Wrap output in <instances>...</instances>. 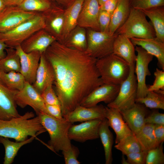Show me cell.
I'll list each match as a JSON object with an SVG mask.
<instances>
[{"mask_svg": "<svg viewBox=\"0 0 164 164\" xmlns=\"http://www.w3.org/2000/svg\"><path fill=\"white\" fill-rule=\"evenodd\" d=\"M55 73V92L63 117L80 105L93 90L103 84L97 59L56 40L44 53Z\"/></svg>", "mask_w": 164, "mask_h": 164, "instance_id": "6da1fadb", "label": "cell"}, {"mask_svg": "<svg viewBox=\"0 0 164 164\" xmlns=\"http://www.w3.org/2000/svg\"><path fill=\"white\" fill-rule=\"evenodd\" d=\"M32 112H27L19 117L9 120L0 119V136L21 142L28 136H36L46 131L42 125L39 117H36Z\"/></svg>", "mask_w": 164, "mask_h": 164, "instance_id": "7a4b0ae2", "label": "cell"}, {"mask_svg": "<svg viewBox=\"0 0 164 164\" xmlns=\"http://www.w3.org/2000/svg\"><path fill=\"white\" fill-rule=\"evenodd\" d=\"M37 115L49 135L50 140L46 145L47 146L55 152L69 149L72 144L68 136V131L73 123L64 117L56 118L42 112Z\"/></svg>", "mask_w": 164, "mask_h": 164, "instance_id": "3957f363", "label": "cell"}, {"mask_svg": "<svg viewBox=\"0 0 164 164\" xmlns=\"http://www.w3.org/2000/svg\"><path fill=\"white\" fill-rule=\"evenodd\" d=\"M96 66L103 84L120 85L129 73L130 65L113 53L97 59Z\"/></svg>", "mask_w": 164, "mask_h": 164, "instance_id": "277c9868", "label": "cell"}, {"mask_svg": "<svg viewBox=\"0 0 164 164\" xmlns=\"http://www.w3.org/2000/svg\"><path fill=\"white\" fill-rule=\"evenodd\" d=\"M146 17L142 10L131 7L128 18L115 33L124 35L130 39L155 37L153 27Z\"/></svg>", "mask_w": 164, "mask_h": 164, "instance_id": "5b68a950", "label": "cell"}, {"mask_svg": "<svg viewBox=\"0 0 164 164\" xmlns=\"http://www.w3.org/2000/svg\"><path fill=\"white\" fill-rule=\"evenodd\" d=\"M44 20L42 13H37L12 29L0 33V40L8 47L15 48L36 32L43 29Z\"/></svg>", "mask_w": 164, "mask_h": 164, "instance_id": "8992f818", "label": "cell"}, {"mask_svg": "<svg viewBox=\"0 0 164 164\" xmlns=\"http://www.w3.org/2000/svg\"><path fill=\"white\" fill-rule=\"evenodd\" d=\"M135 64L130 65L129 75L120 85L118 93L115 99L107 107L118 110L120 112L132 107L136 103L137 84L135 73Z\"/></svg>", "mask_w": 164, "mask_h": 164, "instance_id": "52a82bcc", "label": "cell"}, {"mask_svg": "<svg viewBox=\"0 0 164 164\" xmlns=\"http://www.w3.org/2000/svg\"><path fill=\"white\" fill-rule=\"evenodd\" d=\"M86 29L87 46L86 53L97 59L113 53V44L117 34L111 35L109 33Z\"/></svg>", "mask_w": 164, "mask_h": 164, "instance_id": "ba28073f", "label": "cell"}, {"mask_svg": "<svg viewBox=\"0 0 164 164\" xmlns=\"http://www.w3.org/2000/svg\"><path fill=\"white\" fill-rule=\"evenodd\" d=\"M135 50L137 53L135 67L137 84V99L145 97L148 91L146 79L147 76L151 75L149 66L153 56L139 46H135Z\"/></svg>", "mask_w": 164, "mask_h": 164, "instance_id": "9c48e42d", "label": "cell"}, {"mask_svg": "<svg viewBox=\"0 0 164 164\" xmlns=\"http://www.w3.org/2000/svg\"><path fill=\"white\" fill-rule=\"evenodd\" d=\"M14 98L17 105L21 108L29 106L37 115L41 112L47 114L45 104L41 94L29 83L26 81L23 88L16 91Z\"/></svg>", "mask_w": 164, "mask_h": 164, "instance_id": "30bf717a", "label": "cell"}, {"mask_svg": "<svg viewBox=\"0 0 164 164\" xmlns=\"http://www.w3.org/2000/svg\"><path fill=\"white\" fill-rule=\"evenodd\" d=\"M37 14L25 11L17 6H6L0 13V33L12 29Z\"/></svg>", "mask_w": 164, "mask_h": 164, "instance_id": "8fae6325", "label": "cell"}, {"mask_svg": "<svg viewBox=\"0 0 164 164\" xmlns=\"http://www.w3.org/2000/svg\"><path fill=\"white\" fill-rule=\"evenodd\" d=\"M64 10L65 9L56 4L42 13L44 20L43 29L61 43L63 42Z\"/></svg>", "mask_w": 164, "mask_h": 164, "instance_id": "7c38bea8", "label": "cell"}, {"mask_svg": "<svg viewBox=\"0 0 164 164\" xmlns=\"http://www.w3.org/2000/svg\"><path fill=\"white\" fill-rule=\"evenodd\" d=\"M102 119H94L78 125L72 124L68 131L69 138L81 142L98 138L99 128Z\"/></svg>", "mask_w": 164, "mask_h": 164, "instance_id": "4fadbf2b", "label": "cell"}, {"mask_svg": "<svg viewBox=\"0 0 164 164\" xmlns=\"http://www.w3.org/2000/svg\"><path fill=\"white\" fill-rule=\"evenodd\" d=\"M15 49L20 58V73L24 77L26 81L32 84L36 80V71L42 54L37 51L25 53L20 45L16 46Z\"/></svg>", "mask_w": 164, "mask_h": 164, "instance_id": "5bb4252c", "label": "cell"}, {"mask_svg": "<svg viewBox=\"0 0 164 164\" xmlns=\"http://www.w3.org/2000/svg\"><path fill=\"white\" fill-rule=\"evenodd\" d=\"M120 85L103 84L91 92L83 101L80 105L90 107L103 102L107 104L117 96Z\"/></svg>", "mask_w": 164, "mask_h": 164, "instance_id": "9a60e30c", "label": "cell"}, {"mask_svg": "<svg viewBox=\"0 0 164 164\" xmlns=\"http://www.w3.org/2000/svg\"><path fill=\"white\" fill-rule=\"evenodd\" d=\"M100 6L98 0H84L79 15L77 25L85 29L100 31Z\"/></svg>", "mask_w": 164, "mask_h": 164, "instance_id": "2e32d148", "label": "cell"}, {"mask_svg": "<svg viewBox=\"0 0 164 164\" xmlns=\"http://www.w3.org/2000/svg\"><path fill=\"white\" fill-rule=\"evenodd\" d=\"M106 111V107L101 104L90 107L80 105L63 117L73 124L77 122L103 119L105 118Z\"/></svg>", "mask_w": 164, "mask_h": 164, "instance_id": "e0dca14e", "label": "cell"}, {"mask_svg": "<svg viewBox=\"0 0 164 164\" xmlns=\"http://www.w3.org/2000/svg\"><path fill=\"white\" fill-rule=\"evenodd\" d=\"M56 40L55 38L42 29L32 34L22 43L20 46L25 53L37 51L42 54Z\"/></svg>", "mask_w": 164, "mask_h": 164, "instance_id": "ac0fdd59", "label": "cell"}, {"mask_svg": "<svg viewBox=\"0 0 164 164\" xmlns=\"http://www.w3.org/2000/svg\"><path fill=\"white\" fill-rule=\"evenodd\" d=\"M16 91L8 88L0 80V119L7 120L21 116L14 98Z\"/></svg>", "mask_w": 164, "mask_h": 164, "instance_id": "d6986e66", "label": "cell"}, {"mask_svg": "<svg viewBox=\"0 0 164 164\" xmlns=\"http://www.w3.org/2000/svg\"><path fill=\"white\" fill-rule=\"evenodd\" d=\"M55 78L53 67L43 53L41 55L35 81L32 85L41 94L48 86L53 84Z\"/></svg>", "mask_w": 164, "mask_h": 164, "instance_id": "ffe728a7", "label": "cell"}, {"mask_svg": "<svg viewBox=\"0 0 164 164\" xmlns=\"http://www.w3.org/2000/svg\"><path fill=\"white\" fill-rule=\"evenodd\" d=\"M120 113L124 120L135 135L145 124V119L147 110L142 104L136 103L132 108Z\"/></svg>", "mask_w": 164, "mask_h": 164, "instance_id": "44dd1931", "label": "cell"}, {"mask_svg": "<svg viewBox=\"0 0 164 164\" xmlns=\"http://www.w3.org/2000/svg\"><path fill=\"white\" fill-rule=\"evenodd\" d=\"M134 45L139 46L148 53L155 57L159 67L164 70V42L156 37L150 38L131 39Z\"/></svg>", "mask_w": 164, "mask_h": 164, "instance_id": "7402d4cb", "label": "cell"}, {"mask_svg": "<svg viewBox=\"0 0 164 164\" xmlns=\"http://www.w3.org/2000/svg\"><path fill=\"white\" fill-rule=\"evenodd\" d=\"M106 109L105 118L108 120L109 127L113 129L115 133L116 144L126 136L134 134L118 110L108 107H106Z\"/></svg>", "mask_w": 164, "mask_h": 164, "instance_id": "603a6c76", "label": "cell"}, {"mask_svg": "<svg viewBox=\"0 0 164 164\" xmlns=\"http://www.w3.org/2000/svg\"><path fill=\"white\" fill-rule=\"evenodd\" d=\"M135 46L130 39L123 34L117 35L113 44V53L132 65L135 63Z\"/></svg>", "mask_w": 164, "mask_h": 164, "instance_id": "cb8c5ba5", "label": "cell"}, {"mask_svg": "<svg viewBox=\"0 0 164 164\" xmlns=\"http://www.w3.org/2000/svg\"><path fill=\"white\" fill-rule=\"evenodd\" d=\"M84 0H75L65 9L63 42L70 32L77 26L79 13Z\"/></svg>", "mask_w": 164, "mask_h": 164, "instance_id": "d4e9b609", "label": "cell"}, {"mask_svg": "<svg viewBox=\"0 0 164 164\" xmlns=\"http://www.w3.org/2000/svg\"><path fill=\"white\" fill-rule=\"evenodd\" d=\"M130 0H118L116 8L111 15L109 33L114 35L125 22L130 12Z\"/></svg>", "mask_w": 164, "mask_h": 164, "instance_id": "484cf974", "label": "cell"}, {"mask_svg": "<svg viewBox=\"0 0 164 164\" xmlns=\"http://www.w3.org/2000/svg\"><path fill=\"white\" fill-rule=\"evenodd\" d=\"M142 10L151 21L155 32V37L164 42V6Z\"/></svg>", "mask_w": 164, "mask_h": 164, "instance_id": "4316f807", "label": "cell"}, {"mask_svg": "<svg viewBox=\"0 0 164 164\" xmlns=\"http://www.w3.org/2000/svg\"><path fill=\"white\" fill-rule=\"evenodd\" d=\"M62 43L67 47L85 52L87 46L86 29L77 25Z\"/></svg>", "mask_w": 164, "mask_h": 164, "instance_id": "83f0119b", "label": "cell"}, {"mask_svg": "<svg viewBox=\"0 0 164 164\" xmlns=\"http://www.w3.org/2000/svg\"><path fill=\"white\" fill-rule=\"evenodd\" d=\"M109 127L107 119H103L99 128V135L104 147L106 164H111L113 161L112 150L113 137Z\"/></svg>", "mask_w": 164, "mask_h": 164, "instance_id": "f1b7e54d", "label": "cell"}, {"mask_svg": "<svg viewBox=\"0 0 164 164\" xmlns=\"http://www.w3.org/2000/svg\"><path fill=\"white\" fill-rule=\"evenodd\" d=\"M36 137L31 136L29 138L21 142H12L8 138L0 136V143L2 144L5 149L4 164H11L21 148L24 145L32 142Z\"/></svg>", "mask_w": 164, "mask_h": 164, "instance_id": "f546056e", "label": "cell"}, {"mask_svg": "<svg viewBox=\"0 0 164 164\" xmlns=\"http://www.w3.org/2000/svg\"><path fill=\"white\" fill-rule=\"evenodd\" d=\"M154 125L145 124L135 134L143 151L148 152L159 145L157 142L154 133Z\"/></svg>", "mask_w": 164, "mask_h": 164, "instance_id": "4dcf8cb0", "label": "cell"}, {"mask_svg": "<svg viewBox=\"0 0 164 164\" xmlns=\"http://www.w3.org/2000/svg\"><path fill=\"white\" fill-rule=\"evenodd\" d=\"M5 50V56L0 60V70L5 73L11 71L20 72V58L15 49L8 47Z\"/></svg>", "mask_w": 164, "mask_h": 164, "instance_id": "1f68e13d", "label": "cell"}, {"mask_svg": "<svg viewBox=\"0 0 164 164\" xmlns=\"http://www.w3.org/2000/svg\"><path fill=\"white\" fill-rule=\"evenodd\" d=\"M0 80L8 88L16 91L22 90L26 82L22 74L15 71L5 73L0 70Z\"/></svg>", "mask_w": 164, "mask_h": 164, "instance_id": "d6a6232c", "label": "cell"}, {"mask_svg": "<svg viewBox=\"0 0 164 164\" xmlns=\"http://www.w3.org/2000/svg\"><path fill=\"white\" fill-rule=\"evenodd\" d=\"M56 4L53 0H23L17 6L25 11L42 13Z\"/></svg>", "mask_w": 164, "mask_h": 164, "instance_id": "836d02e7", "label": "cell"}, {"mask_svg": "<svg viewBox=\"0 0 164 164\" xmlns=\"http://www.w3.org/2000/svg\"><path fill=\"white\" fill-rule=\"evenodd\" d=\"M136 103L144 104L150 108L164 109V90L158 91H148L144 97L137 98Z\"/></svg>", "mask_w": 164, "mask_h": 164, "instance_id": "e575fe53", "label": "cell"}, {"mask_svg": "<svg viewBox=\"0 0 164 164\" xmlns=\"http://www.w3.org/2000/svg\"><path fill=\"white\" fill-rule=\"evenodd\" d=\"M114 147L125 155L130 153L143 151L134 134L125 137L116 144Z\"/></svg>", "mask_w": 164, "mask_h": 164, "instance_id": "d590c367", "label": "cell"}, {"mask_svg": "<svg viewBox=\"0 0 164 164\" xmlns=\"http://www.w3.org/2000/svg\"><path fill=\"white\" fill-rule=\"evenodd\" d=\"M161 143L156 147L149 150L147 152L145 164H163L164 154L163 144Z\"/></svg>", "mask_w": 164, "mask_h": 164, "instance_id": "8d00e7d4", "label": "cell"}, {"mask_svg": "<svg viewBox=\"0 0 164 164\" xmlns=\"http://www.w3.org/2000/svg\"><path fill=\"white\" fill-rule=\"evenodd\" d=\"M131 7L143 10L164 6V0H130Z\"/></svg>", "mask_w": 164, "mask_h": 164, "instance_id": "74e56055", "label": "cell"}, {"mask_svg": "<svg viewBox=\"0 0 164 164\" xmlns=\"http://www.w3.org/2000/svg\"><path fill=\"white\" fill-rule=\"evenodd\" d=\"M53 84L48 86L41 93V96L46 104L60 105L59 99L53 88Z\"/></svg>", "mask_w": 164, "mask_h": 164, "instance_id": "f35d334b", "label": "cell"}, {"mask_svg": "<svg viewBox=\"0 0 164 164\" xmlns=\"http://www.w3.org/2000/svg\"><path fill=\"white\" fill-rule=\"evenodd\" d=\"M155 80L153 84L148 87V91H158L164 90V71L156 68L154 72Z\"/></svg>", "mask_w": 164, "mask_h": 164, "instance_id": "ab89813d", "label": "cell"}, {"mask_svg": "<svg viewBox=\"0 0 164 164\" xmlns=\"http://www.w3.org/2000/svg\"><path fill=\"white\" fill-rule=\"evenodd\" d=\"M79 153V150L77 147L72 145L68 150L62 151L66 164H80V162L77 160Z\"/></svg>", "mask_w": 164, "mask_h": 164, "instance_id": "60d3db41", "label": "cell"}, {"mask_svg": "<svg viewBox=\"0 0 164 164\" xmlns=\"http://www.w3.org/2000/svg\"><path fill=\"white\" fill-rule=\"evenodd\" d=\"M147 152L143 151L126 155L129 164H145Z\"/></svg>", "mask_w": 164, "mask_h": 164, "instance_id": "b9f144b4", "label": "cell"}, {"mask_svg": "<svg viewBox=\"0 0 164 164\" xmlns=\"http://www.w3.org/2000/svg\"><path fill=\"white\" fill-rule=\"evenodd\" d=\"M111 14L109 12L100 10L99 16V23L100 31L109 33Z\"/></svg>", "mask_w": 164, "mask_h": 164, "instance_id": "7bdbcfd3", "label": "cell"}, {"mask_svg": "<svg viewBox=\"0 0 164 164\" xmlns=\"http://www.w3.org/2000/svg\"><path fill=\"white\" fill-rule=\"evenodd\" d=\"M145 124L164 125V114L157 111H154L145 119Z\"/></svg>", "mask_w": 164, "mask_h": 164, "instance_id": "ee69618b", "label": "cell"}, {"mask_svg": "<svg viewBox=\"0 0 164 164\" xmlns=\"http://www.w3.org/2000/svg\"><path fill=\"white\" fill-rule=\"evenodd\" d=\"M45 107L47 114L58 119L63 118L60 105L45 104Z\"/></svg>", "mask_w": 164, "mask_h": 164, "instance_id": "f6af8a7d", "label": "cell"}, {"mask_svg": "<svg viewBox=\"0 0 164 164\" xmlns=\"http://www.w3.org/2000/svg\"><path fill=\"white\" fill-rule=\"evenodd\" d=\"M118 0H108L100 6V10L106 11L111 15L115 10Z\"/></svg>", "mask_w": 164, "mask_h": 164, "instance_id": "bcb514c9", "label": "cell"}, {"mask_svg": "<svg viewBox=\"0 0 164 164\" xmlns=\"http://www.w3.org/2000/svg\"><path fill=\"white\" fill-rule=\"evenodd\" d=\"M154 133L158 145L164 141V125H155Z\"/></svg>", "mask_w": 164, "mask_h": 164, "instance_id": "7dc6e473", "label": "cell"}, {"mask_svg": "<svg viewBox=\"0 0 164 164\" xmlns=\"http://www.w3.org/2000/svg\"><path fill=\"white\" fill-rule=\"evenodd\" d=\"M57 4L64 9L68 7L75 0H53Z\"/></svg>", "mask_w": 164, "mask_h": 164, "instance_id": "c3c4849f", "label": "cell"}, {"mask_svg": "<svg viewBox=\"0 0 164 164\" xmlns=\"http://www.w3.org/2000/svg\"><path fill=\"white\" fill-rule=\"evenodd\" d=\"M7 47V46L3 41L0 40V60L4 58L6 55V53L5 50Z\"/></svg>", "mask_w": 164, "mask_h": 164, "instance_id": "681fc988", "label": "cell"}, {"mask_svg": "<svg viewBox=\"0 0 164 164\" xmlns=\"http://www.w3.org/2000/svg\"><path fill=\"white\" fill-rule=\"evenodd\" d=\"M23 0H3L7 6H16L19 5Z\"/></svg>", "mask_w": 164, "mask_h": 164, "instance_id": "f907efd6", "label": "cell"}, {"mask_svg": "<svg viewBox=\"0 0 164 164\" xmlns=\"http://www.w3.org/2000/svg\"><path fill=\"white\" fill-rule=\"evenodd\" d=\"M6 6L3 0H0V13Z\"/></svg>", "mask_w": 164, "mask_h": 164, "instance_id": "816d5d0a", "label": "cell"}, {"mask_svg": "<svg viewBox=\"0 0 164 164\" xmlns=\"http://www.w3.org/2000/svg\"><path fill=\"white\" fill-rule=\"evenodd\" d=\"M121 158V163L122 164H129L127 160L125 158L124 155L123 154Z\"/></svg>", "mask_w": 164, "mask_h": 164, "instance_id": "f5cc1de1", "label": "cell"}, {"mask_svg": "<svg viewBox=\"0 0 164 164\" xmlns=\"http://www.w3.org/2000/svg\"><path fill=\"white\" fill-rule=\"evenodd\" d=\"M108 0H98L100 5H102L105 2Z\"/></svg>", "mask_w": 164, "mask_h": 164, "instance_id": "db71d44e", "label": "cell"}]
</instances>
